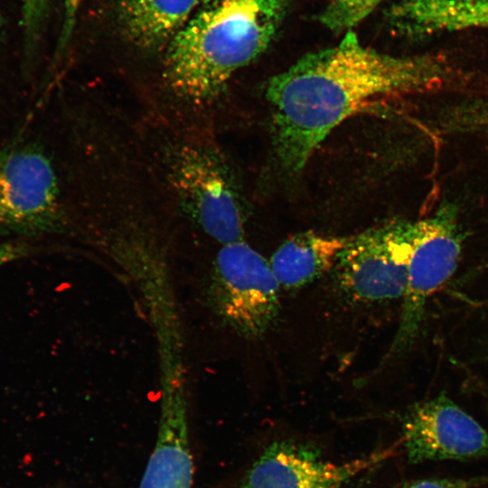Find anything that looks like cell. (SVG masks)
I'll return each mask as SVG.
<instances>
[{"mask_svg": "<svg viewBox=\"0 0 488 488\" xmlns=\"http://www.w3.org/2000/svg\"><path fill=\"white\" fill-rule=\"evenodd\" d=\"M454 70L432 56L397 57L364 47L352 32L303 56L266 87L278 166L300 173L325 137L356 115L453 84Z\"/></svg>", "mask_w": 488, "mask_h": 488, "instance_id": "1", "label": "cell"}, {"mask_svg": "<svg viewBox=\"0 0 488 488\" xmlns=\"http://www.w3.org/2000/svg\"><path fill=\"white\" fill-rule=\"evenodd\" d=\"M290 1L221 0L196 14L166 45V87L194 105L215 99L239 69L266 51Z\"/></svg>", "mask_w": 488, "mask_h": 488, "instance_id": "2", "label": "cell"}, {"mask_svg": "<svg viewBox=\"0 0 488 488\" xmlns=\"http://www.w3.org/2000/svg\"><path fill=\"white\" fill-rule=\"evenodd\" d=\"M160 141L156 155L164 186L184 216L221 245L242 240L246 215L241 197L215 141L195 134Z\"/></svg>", "mask_w": 488, "mask_h": 488, "instance_id": "3", "label": "cell"}, {"mask_svg": "<svg viewBox=\"0 0 488 488\" xmlns=\"http://www.w3.org/2000/svg\"><path fill=\"white\" fill-rule=\"evenodd\" d=\"M279 284L269 262L246 241L221 245L207 280L206 299L212 312L237 334L264 336L279 308Z\"/></svg>", "mask_w": 488, "mask_h": 488, "instance_id": "4", "label": "cell"}, {"mask_svg": "<svg viewBox=\"0 0 488 488\" xmlns=\"http://www.w3.org/2000/svg\"><path fill=\"white\" fill-rule=\"evenodd\" d=\"M66 205L56 164L39 143L0 146V230L25 235L60 230Z\"/></svg>", "mask_w": 488, "mask_h": 488, "instance_id": "5", "label": "cell"}, {"mask_svg": "<svg viewBox=\"0 0 488 488\" xmlns=\"http://www.w3.org/2000/svg\"><path fill=\"white\" fill-rule=\"evenodd\" d=\"M462 235L458 211L451 203L417 219L400 318L388 358L403 354L418 339L428 300L456 270Z\"/></svg>", "mask_w": 488, "mask_h": 488, "instance_id": "6", "label": "cell"}, {"mask_svg": "<svg viewBox=\"0 0 488 488\" xmlns=\"http://www.w3.org/2000/svg\"><path fill=\"white\" fill-rule=\"evenodd\" d=\"M417 220L392 219L347 237L333 267L351 299L380 304L403 297Z\"/></svg>", "mask_w": 488, "mask_h": 488, "instance_id": "7", "label": "cell"}, {"mask_svg": "<svg viewBox=\"0 0 488 488\" xmlns=\"http://www.w3.org/2000/svg\"><path fill=\"white\" fill-rule=\"evenodd\" d=\"M401 445L414 464L488 455V433L442 394L409 408L401 418Z\"/></svg>", "mask_w": 488, "mask_h": 488, "instance_id": "8", "label": "cell"}, {"mask_svg": "<svg viewBox=\"0 0 488 488\" xmlns=\"http://www.w3.org/2000/svg\"><path fill=\"white\" fill-rule=\"evenodd\" d=\"M391 453L392 449L380 450L351 461L334 463L324 459L314 446L276 441L251 465L239 488H343Z\"/></svg>", "mask_w": 488, "mask_h": 488, "instance_id": "9", "label": "cell"}, {"mask_svg": "<svg viewBox=\"0 0 488 488\" xmlns=\"http://www.w3.org/2000/svg\"><path fill=\"white\" fill-rule=\"evenodd\" d=\"M192 469L184 396L179 386H170L140 488H191Z\"/></svg>", "mask_w": 488, "mask_h": 488, "instance_id": "10", "label": "cell"}, {"mask_svg": "<svg viewBox=\"0 0 488 488\" xmlns=\"http://www.w3.org/2000/svg\"><path fill=\"white\" fill-rule=\"evenodd\" d=\"M387 18L395 32L408 36L488 29V0H399Z\"/></svg>", "mask_w": 488, "mask_h": 488, "instance_id": "11", "label": "cell"}, {"mask_svg": "<svg viewBox=\"0 0 488 488\" xmlns=\"http://www.w3.org/2000/svg\"><path fill=\"white\" fill-rule=\"evenodd\" d=\"M347 237L307 230L286 239L269 261L280 288L299 289L333 268Z\"/></svg>", "mask_w": 488, "mask_h": 488, "instance_id": "12", "label": "cell"}, {"mask_svg": "<svg viewBox=\"0 0 488 488\" xmlns=\"http://www.w3.org/2000/svg\"><path fill=\"white\" fill-rule=\"evenodd\" d=\"M201 0H120L119 21L127 38L145 50L167 45Z\"/></svg>", "mask_w": 488, "mask_h": 488, "instance_id": "13", "label": "cell"}, {"mask_svg": "<svg viewBox=\"0 0 488 488\" xmlns=\"http://www.w3.org/2000/svg\"><path fill=\"white\" fill-rule=\"evenodd\" d=\"M383 0H329L320 19L335 32L349 30L363 20Z\"/></svg>", "mask_w": 488, "mask_h": 488, "instance_id": "14", "label": "cell"}, {"mask_svg": "<svg viewBox=\"0 0 488 488\" xmlns=\"http://www.w3.org/2000/svg\"><path fill=\"white\" fill-rule=\"evenodd\" d=\"M20 1L27 49H31V46L36 41V36L46 14L50 0Z\"/></svg>", "mask_w": 488, "mask_h": 488, "instance_id": "15", "label": "cell"}, {"mask_svg": "<svg viewBox=\"0 0 488 488\" xmlns=\"http://www.w3.org/2000/svg\"><path fill=\"white\" fill-rule=\"evenodd\" d=\"M467 121L475 134H488V98L474 99L469 105Z\"/></svg>", "mask_w": 488, "mask_h": 488, "instance_id": "16", "label": "cell"}, {"mask_svg": "<svg viewBox=\"0 0 488 488\" xmlns=\"http://www.w3.org/2000/svg\"><path fill=\"white\" fill-rule=\"evenodd\" d=\"M472 481L452 478L423 479L406 483L396 488H471Z\"/></svg>", "mask_w": 488, "mask_h": 488, "instance_id": "17", "label": "cell"}, {"mask_svg": "<svg viewBox=\"0 0 488 488\" xmlns=\"http://www.w3.org/2000/svg\"><path fill=\"white\" fill-rule=\"evenodd\" d=\"M81 1L82 0H64V19L58 44L60 52L62 51L70 38Z\"/></svg>", "mask_w": 488, "mask_h": 488, "instance_id": "18", "label": "cell"}, {"mask_svg": "<svg viewBox=\"0 0 488 488\" xmlns=\"http://www.w3.org/2000/svg\"><path fill=\"white\" fill-rule=\"evenodd\" d=\"M2 26H3L2 17L0 15V48H1V42H2Z\"/></svg>", "mask_w": 488, "mask_h": 488, "instance_id": "19", "label": "cell"}]
</instances>
